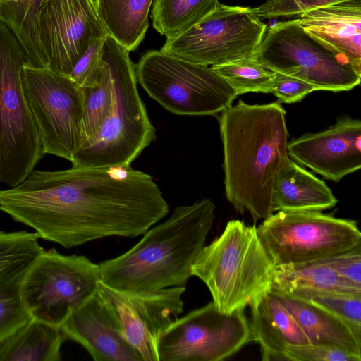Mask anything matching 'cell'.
Listing matches in <instances>:
<instances>
[{
    "label": "cell",
    "mask_w": 361,
    "mask_h": 361,
    "mask_svg": "<svg viewBox=\"0 0 361 361\" xmlns=\"http://www.w3.org/2000/svg\"><path fill=\"white\" fill-rule=\"evenodd\" d=\"M0 210L65 248L106 237L135 238L164 218L169 205L152 176L128 167L72 166L33 170L0 190Z\"/></svg>",
    "instance_id": "obj_1"
},
{
    "label": "cell",
    "mask_w": 361,
    "mask_h": 361,
    "mask_svg": "<svg viewBox=\"0 0 361 361\" xmlns=\"http://www.w3.org/2000/svg\"><path fill=\"white\" fill-rule=\"evenodd\" d=\"M221 113L226 197L238 213L247 211L256 223L274 212V188L292 160L286 111L279 102L239 100Z\"/></svg>",
    "instance_id": "obj_2"
},
{
    "label": "cell",
    "mask_w": 361,
    "mask_h": 361,
    "mask_svg": "<svg viewBox=\"0 0 361 361\" xmlns=\"http://www.w3.org/2000/svg\"><path fill=\"white\" fill-rule=\"evenodd\" d=\"M214 219L215 204L209 198L176 207L130 250L99 263L100 281L129 292L185 286Z\"/></svg>",
    "instance_id": "obj_3"
},
{
    "label": "cell",
    "mask_w": 361,
    "mask_h": 361,
    "mask_svg": "<svg viewBox=\"0 0 361 361\" xmlns=\"http://www.w3.org/2000/svg\"><path fill=\"white\" fill-rule=\"evenodd\" d=\"M275 269L255 226L233 219L204 247L191 273L207 286L216 308L230 314L243 310L257 295L269 290Z\"/></svg>",
    "instance_id": "obj_4"
},
{
    "label": "cell",
    "mask_w": 361,
    "mask_h": 361,
    "mask_svg": "<svg viewBox=\"0 0 361 361\" xmlns=\"http://www.w3.org/2000/svg\"><path fill=\"white\" fill-rule=\"evenodd\" d=\"M114 99L109 115L95 135L74 155L72 166L128 167L156 140L137 87L135 66L128 51L109 35Z\"/></svg>",
    "instance_id": "obj_5"
},
{
    "label": "cell",
    "mask_w": 361,
    "mask_h": 361,
    "mask_svg": "<svg viewBox=\"0 0 361 361\" xmlns=\"http://www.w3.org/2000/svg\"><path fill=\"white\" fill-rule=\"evenodd\" d=\"M24 63L17 39L0 20V182L11 188L23 181L44 154L23 89Z\"/></svg>",
    "instance_id": "obj_6"
},
{
    "label": "cell",
    "mask_w": 361,
    "mask_h": 361,
    "mask_svg": "<svg viewBox=\"0 0 361 361\" xmlns=\"http://www.w3.org/2000/svg\"><path fill=\"white\" fill-rule=\"evenodd\" d=\"M135 73L137 82L149 97L178 115H215L238 97L211 67L161 50L145 54Z\"/></svg>",
    "instance_id": "obj_7"
},
{
    "label": "cell",
    "mask_w": 361,
    "mask_h": 361,
    "mask_svg": "<svg viewBox=\"0 0 361 361\" xmlns=\"http://www.w3.org/2000/svg\"><path fill=\"white\" fill-rule=\"evenodd\" d=\"M257 229L275 267L315 262L361 245L355 221L320 211H278Z\"/></svg>",
    "instance_id": "obj_8"
},
{
    "label": "cell",
    "mask_w": 361,
    "mask_h": 361,
    "mask_svg": "<svg viewBox=\"0 0 361 361\" xmlns=\"http://www.w3.org/2000/svg\"><path fill=\"white\" fill-rule=\"evenodd\" d=\"M99 264L84 255L44 250L20 286L22 302L32 319L61 327L98 289Z\"/></svg>",
    "instance_id": "obj_9"
},
{
    "label": "cell",
    "mask_w": 361,
    "mask_h": 361,
    "mask_svg": "<svg viewBox=\"0 0 361 361\" xmlns=\"http://www.w3.org/2000/svg\"><path fill=\"white\" fill-rule=\"evenodd\" d=\"M21 78L44 154L71 161L86 142L81 87L68 75L25 63Z\"/></svg>",
    "instance_id": "obj_10"
},
{
    "label": "cell",
    "mask_w": 361,
    "mask_h": 361,
    "mask_svg": "<svg viewBox=\"0 0 361 361\" xmlns=\"http://www.w3.org/2000/svg\"><path fill=\"white\" fill-rule=\"evenodd\" d=\"M255 56L266 68L303 80L316 90L347 91L360 83L361 73L309 35L296 18L267 27Z\"/></svg>",
    "instance_id": "obj_11"
},
{
    "label": "cell",
    "mask_w": 361,
    "mask_h": 361,
    "mask_svg": "<svg viewBox=\"0 0 361 361\" xmlns=\"http://www.w3.org/2000/svg\"><path fill=\"white\" fill-rule=\"evenodd\" d=\"M266 30L252 8L219 3L197 24L168 38L161 50L197 64L220 66L255 56Z\"/></svg>",
    "instance_id": "obj_12"
},
{
    "label": "cell",
    "mask_w": 361,
    "mask_h": 361,
    "mask_svg": "<svg viewBox=\"0 0 361 361\" xmlns=\"http://www.w3.org/2000/svg\"><path fill=\"white\" fill-rule=\"evenodd\" d=\"M243 310L222 313L213 302L178 317L160 335L159 361H219L252 341Z\"/></svg>",
    "instance_id": "obj_13"
},
{
    "label": "cell",
    "mask_w": 361,
    "mask_h": 361,
    "mask_svg": "<svg viewBox=\"0 0 361 361\" xmlns=\"http://www.w3.org/2000/svg\"><path fill=\"white\" fill-rule=\"evenodd\" d=\"M38 31L45 68L68 76L89 47L107 35L94 0H42Z\"/></svg>",
    "instance_id": "obj_14"
},
{
    "label": "cell",
    "mask_w": 361,
    "mask_h": 361,
    "mask_svg": "<svg viewBox=\"0 0 361 361\" xmlns=\"http://www.w3.org/2000/svg\"><path fill=\"white\" fill-rule=\"evenodd\" d=\"M99 292L114 306L125 339L143 361H159L161 334L183 312L185 286L129 292L111 288L101 281Z\"/></svg>",
    "instance_id": "obj_15"
},
{
    "label": "cell",
    "mask_w": 361,
    "mask_h": 361,
    "mask_svg": "<svg viewBox=\"0 0 361 361\" xmlns=\"http://www.w3.org/2000/svg\"><path fill=\"white\" fill-rule=\"evenodd\" d=\"M288 153L297 163L338 182L361 167V121L342 117L323 131L291 140Z\"/></svg>",
    "instance_id": "obj_16"
},
{
    "label": "cell",
    "mask_w": 361,
    "mask_h": 361,
    "mask_svg": "<svg viewBox=\"0 0 361 361\" xmlns=\"http://www.w3.org/2000/svg\"><path fill=\"white\" fill-rule=\"evenodd\" d=\"M60 329L65 340L80 343L94 361H143L125 339L114 306L98 289Z\"/></svg>",
    "instance_id": "obj_17"
},
{
    "label": "cell",
    "mask_w": 361,
    "mask_h": 361,
    "mask_svg": "<svg viewBox=\"0 0 361 361\" xmlns=\"http://www.w3.org/2000/svg\"><path fill=\"white\" fill-rule=\"evenodd\" d=\"M297 21L316 41L345 58L361 73V0H349L306 12Z\"/></svg>",
    "instance_id": "obj_18"
},
{
    "label": "cell",
    "mask_w": 361,
    "mask_h": 361,
    "mask_svg": "<svg viewBox=\"0 0 361 361\" xmlns=\"http://www.w3.org/2000/svg\"><path fill=\"white\" fill-rule=\"evenodd\" d=\"M249 305L252 339L259 344L262 360H288L287 347L310 343L297 321L270 289L257 295Z\"/></svg>",
    "instance_id": "obj_19"
},
{
    "label": "cell",
    "mask_w": 361,
    "mask_h": 361,
    "mask_svg": "<svg viewBox=\"0 0 361 361\" xmlns=\"http://www.w3.org/2000/svg\"><path fill=\"white\" fill-rule=\"evenodd\" d=\"M270 291L295 318L310 343L338 348L361 356V338L341 318L273 285Z\"/></svg>",
    "instance_id": "obj_20"
},
{
    "label": "cell",
    "mask_w": 361,
    "mask_h": 361,
    "mask_svg": "<svg viewBox=\"0 0 361 361\" xmlns=\"http://www.w3.org/2000/svg\"><path fill=\"white\" fill-rule=\"evenodd\" d=\"M338 200L321 179L293 160L282 171L274 191V211H323Z\"/></svg>",
    "instance_id": "obj_21"
},
{
    "label": "cell",
    "mask_w": 361,
    "mask_h": 361,
    "mask_svg": "<svg viewBox=\"0 0 361 361\" xmlns=\"http://www.w3.org/2000/svg\"><path fill=\"white\" fill-rule=\"evenodd\" d=\"M154 0H94L98 16L107 35L128 51L135 50L149 27Z\"/></svg>",
    "instance_id": "obj_22"
},
{
    "label": "cell",
    "mask_w": 361,
    "mask_h": 361,
    "mask_svg": "<svg viewBox=\"0 0 361 361\" xmlns=\"http://www.w3.org/2000/svg\"><path fill=\"white\" fill-rule=\"evenodd\" d=\"M61 330L32 319L0 344V361H59Z\"/></svg>",
    "instance_id": "obj_23"
},
{
    "label": "cell",
    "mask_w": 361,
    "mask_h": 361,
    "mask_svg": "<svg viewBox=\"0 0 361 361\" xmlns=\"http://www.w3.org/2000/svg\"><path fill=\"white\" fill-rule=\"evenodd\" d=\"M81 88L84 99V126L87 143L95 135L109 115L113 104L114 79L109 49L105 39L97 64Z\"/></svg>",
    "instance_id": "obj_24"
},
{
    "label": "cell",
    "mask_w": 361,
    "mask_h": 361,
    "mask_svg": "<svg viewBox=\"0 0 361 361\" xmlns=\"http://www.w3.org/2000/svg\"><path fill=\"white\" fill-rule=\"evenodd\" d=\"M42 0H0V20L13 33L25 63L46 68L39 37L38 17Z\"/></svg>",
    "instance_id": "obj_25"
},
{
    "label": "cell",
    "mask_w": 361,
    "mask_h": 361,
    "mask_svg": "<svg viewBox=\"0 0 361 361\" xmlns=\"http://www.w3.org/2000/svg\"><path fill=\"white\" fill-rule=\"evenodd\" d=\"M272 285L286 292L310 290L361 293V286L317 262L276 267Z\"/></svg>",
    "instance_id": "obj_26"
},
{
    "label": "cell",
    "mask_w": 361,
    "mask_h": 361,
    "mask_svg": "<svg viewBox=\"0 0 361 361\" xmlns=\"http://www.w3.org/2000/svg\"><path fill=\"white\" fill-rule=\"evenodd\" d=\"M153 27L168 38L190 28L219 4L218 0H154Z\"/></svg>",
    "instance_id": "obj_27"
},
{
    "label": "cell",
    "mask_w": 361,
    "mask_h": 361,
    "mask_svg": "<svg viewBox=\"0 0 361 361\" xmlns=\"http://www.w3.org/2000/svg\"><path fill=\"white\" fill-rule=\"evenodd\" d=\"M39 235L25 231H0V283L23 279L44 250Z\"/></svg>",
    "instance_id": "obj_28"
},
{
    "label": "cell",
    "mask_w": 361,
    "mask_h": 361,
    "mask_svg": "<svg viewBox=\"0 0 361 361\" xmlns=\"http://www.w3.org/2000/svg\"><path fill=\"white\" fill-rule=\"evenodd\" d=\"M234 90L237 96L255 92L270 93L276 72L261 64L256 56L211 66Z\"/></svg>",
    "instance_id": "obj_29"
},
{
    "label": "cell",
    "mask_w": 361,
    "mask_h": 361,
    "mask_svg": "<svg viewBox=\"0 0 361 361\" xmlns=\"http://www.w3.org/2000/svg\"><path fill=\"white\" fill-rule=\"evenodd\" d=\"M287 293L338 317L361 338V293L310 290H293Z\"/></svg>",
    "instance_id": "obj_30"
},
{
    "label": "cell",
    "mask_w": 361,
    "mask_h": 361,
    "mask_svg": "<svg viewBox=\"0 0 361 361\" xmlns=\"http://www.w3.org/2000/svg\"><path fill=\"white\" fill-rule=\"evenodd\" d=\"M22 281L0 284V344L32 319L21 300Z\"/></svg>",
    "instance_id": "obj_31"
},
{
    "label": "cell",
    "mask_w": 361,
    "mask_h": 361,
    "mask_svg": "<svg viewBox=\"0 0 361 361\" xmlns=\"http://www.w3.org/2000/svg\"><path fill=\"white\" fill-rule=\"evenodd\" d=\"M346 1L349 0H268L252 11L261 20L298 18L306 12Z\"/></svg>",
    "instance_id": "obj_32"
},
{
    "label": "cell",
    "mask_w": 361,
    "mask_h": 361,
    "mask_svg": "<svg viewBox=\"0 0 361 361\" xmlns=\"http://www.w3.org/2000/svg\"><path fill=\"white\" fill-rule=\"evenodd\" d=\"M285 355L290 361H360L361 356L341 348L307 343L287 347Z\"/></svg>",
    "instance_id": "obj_33"
},
{
    "label": "cell",
    "mask_w": 361,
    "mask_h": 361,
    "mask_svg": "<svg viewBox=\"0 0 361 361\" xmlns=\"http://www.w3.org/2000/svg\"><path fill=\"white\" fill-rule=\"evenodd\" d=\"M312 262L324 264L343 278L361 286V245Z\"/></svg>",
    "instance_id": "obj_34"
},
{
    "label": "cell",
    "mask_w": 361,
    "mask_h": 361,
    "mask_svg": "<svg viewBox=\"0 0 361 361\" xmlns=\"http://www.w3.org/2000/svg\"><path fill=\"white\" fill-rule=\"evenodd\" d=\"M315 90L312 85L303 80L276 73L270 93L277 97L279 103L290 104L300 101Z\"/></svg>",
    "instance_id": "obj_35"
},
{
    "label": "cell",
    "mask_w": 361,
    "mask_h": 361,
    "mask_svg": "<svg viewBox=\"0 0 361 361\" xmlns=\"http://www.w3.org/2000/svg\"><path fill=\"white\" fill-rule=\"evenodd\" d=\"M104 39L94 42L89 47L69 75L80 87L97 64Z\"/></svg>",
    "instance_id": "obj_36"
}]
</instances>
